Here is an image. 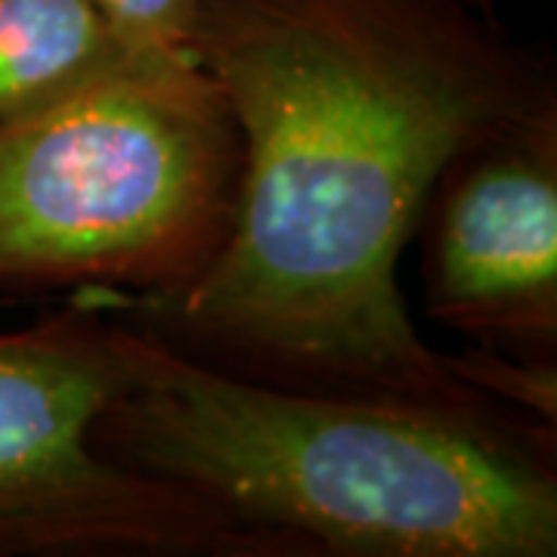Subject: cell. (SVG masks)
<instances>
[{"mask_svg": "<svg viewBox=\"0 0 557 557\" xmlns=\"http://www.w3.org/2000/svg\"><path fill=\"white\" fill-rule=\"evenodd\" d=\"M189 50L239 127L236 220L189 292L106 307L242 379L533 418L421 338L399 258L458 149L555 115L548 47L493 0H199Z\"/></svg>", "mask_w": 557, "mask_h": 557, "instance_id": "6da1fadb", "label": "cell"}, {"mask_svg": "<svg viewBox=\"0 0 557 557\" xmlns=\"http://www.w3.org/2000/svg\"><path fill=\"white\" fill-rule=\"evenodd\" d=\"M112 317V465L189 486L319 557H555L557 424L288 391Z\"/></svg>", "mask_w": 557, "mask_h": 557, "instance_id": "7a4b0ae2", "label": "cell"}, {"mask_svg": "<svg viewBox=\"0 0 557 557\" xmlns=\"http://www.w3.org/2000/svg\"><path fill=\"white\" fill-rule=\"evenodd\" d=\"M242 139L196 60H131L0 127V295L156 304L230 239Z\"/></svg>", "mask_w": 557, "mask_h": 557, "instance_id": "3957f363", "label": "cell"}, {"mask_svg": "<svg viewBox=\"0 0 557 557\" xmlns=\"http://www.w3.org/2000/svg\"><path fill=\"white\" fill-rule=\"evenodd\" d=\"M424 313L505 357L557 359V112L468 143L434 180Z\"/></svg>", "mask_w": 557, "mask_h": 557, "instance_id": "277c9868", "label": "cell"}, {"mask_svg": "<svg viewBox=\"0 0 557 557\" xmlns=\"http://www.w3.org/2000/svg\"><path fill=\"white\" fill-rule=\"evenodd\" d=\"M115 384L102 300H75L28 329H0V508L97 456L87 431Z\"/></svg>", "mask_w": 557, "mask_h": 557, "instance_id": "5b68a950", "label": "cell"}, {"mask_svg": "<svg viewBox=\"0 0 557 557\" xmlns=\"http://www.w3.org/2000/svg\"><path fill=\"white\" fill-rule=\"evenodd\" d=\"M131 60L90 0H0V127Z\"/></svg>", "mask_w": 557, "mask_h": 557, "instance_id": "8992f818", "label": "cell"}, {"mask_svg": "<svg viewBox=\"0 0 557 557\" xmlns=\"http://www.w3.org/2000/svg\"><path fill=\"white\" fill-rule=\"evenodd\" d=\"M446 359L453 375L486 399L545 424H557V362L505 357L478 344H468L458 354H446Z\"/></svg>", "mask_w": 557, "mask_h": 557, "instance_id": "52a82bcc", "label": "cell"}, {"mask_svg": "<svg viewBox=\"0 0 557 557\" xmlns=\"http://www.w3.org/2000/svg\"><path fill=\"white\" fill-rule=\"evenodd\" d=\"M137 60H193L199 0H90Z\"/></svg>", "mask_w": 557, "mask_h": 557, "instance_id": "ba28073f", "label": "cell"}]
</instances>
